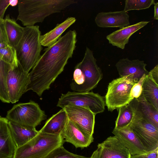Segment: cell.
I'll use <instances>...</instances> for the list:
<instances>
[{"instance_id": "cell-1", "label": "cell", "mask_w": 158, "mask_h": 158, "mask_svg": "<svg viewBox=\"0 0 158 158\" xmlns=\"http://www.w3.org/2000/svg\"><path fill=\"white\" fill-rule=\"evenodd\" d=\"M75 30H69L52 45L45 48L37 62L28 73L26 92L32 90L39 96L63 71L72 57L77 42Z\"/></svg>"}, {"instance_id": "cell-2", "label": "cell", "mask_w": 158, "mask_h": 158, "mask_svg": "<svg viewBox=\"0 0 158 158\" xmlns=\"http://www.w3.org/2000/svg\"><path fill=\"white\" fill-rule=\"evenodd\" d=\"M75 0H20L17 20L25 26L42 23L48 16L77 3Z\"/></svg>"}, {"instance_id": "cell-3", "label": "cell", "mask_w": 158, "mask_h": 158, "mask_svg": "<svg viewBox=\"0 0 158 158\" xmlns=\"http://www.w3.org/2000/svg\"><path fill=\"white\" fill-rule=\"evenodd\" d=\"M93 52L86 47L84 57L75 66L73 81L70 84L74 92H86L95 88L103 77Z\"/></svg>"}, {"instance_id": "cell-4", "label": "cell", "mask_w": 158, "mask_h": 158, "mask_svg": "<svg viewBox=\"0 0 158 158\" xmlns=\"http://www.w3.org/2000/svg\"><path fill=\"white\" fill-rule=\"evenodd\" d=\"M41 35L39 26L24 27L23 35L15 48L18 62L27 73L34 67L41 56L42 50Z\"/></svg>"}, {"instance_id": "cell-5", "label": "cell", "mask_w": 158, "mask_h": 158, "mask_svg": "<svg viewBox=\"0 0 158 158\" xmlns=\"http://www.w3.org/2000/svg\"><path fill=\"white\" fill-rule=\"evenodd\" d=\"M64 142L60 134H49L39 131L33 139L17 148L14 158H45Z\"/></svg>"}, {"instance_id": "cell-6", "label": "cell", "mask_w": 158, "mask_h": 158, "mask_svg": "<svg viewBox=\"0 0 158 158\" xmlns=\"http://www.w3.org/2000/svg\"><path fill=\"white\" fill-rule=\"evenodd\" d=\"M135 83L133 77L129 75L114 79L109 83L105 97L109 111L112 112L130 103L132 100L131 91Z\"/></svg>"}, {"instance_id": "cell-7", "label": "cell", "mask_w": 158, "mask_h": 158, "mask_svg": "<svg viewBox=\"0 0 158 158\" xmlns=\"http://www.w3.org/2000/svg\"><path fill=\"white\" fill-rule=\"evenodd\" d=\"M46 118L44 111L32 101L15 105L7 111L6 117L9 121L33 128Z\"/></svg>"}, {"instance_id": "cell-8", "label": "cell", "mask_w": 158, "mask_h": 158, "mask_svg": "<svg viewBox=\"0 0 158 158\" xmlns=\"http://www.w3.org/2000/svg\"><path fill=\"white\" fill-rule=\"evenodd\" d=\"M68 105L88 108L96 115L104 111L106 103L105 97L98 93L69 91L61 94L56 106L63 109Z\"/></svg>"}, {"instance_id": "cell-9", "label": "cell", "mask_w": 158, "mask_h": 158, "mask_svg": "<svg viewBox=\"0 0 158 158\" xmlns=\"http://www.w3.org/2000/svg\"><path fill=\"white\" fill-rule=\"evenodd\" d=\"M128 127L137 136L147 152L158 149V128L152 123L134 113Z\"/></svg>"}, {"instance_id": "cell-10", "label": "cell", "mask_w": 158, "mask_h": 158, "mask_svg": "<svg viewBox=\"0 0 158 158\" xmlns=\"http://www.w3.org/2000/svg\"><path fill=\"white\" fill-rule=\"evenodd\" d=\"M29 78L28 73L25 72L19 63L11 67L7 75V86L10 103L18 102L23 94L26 92Z\"/></svg>"}, {"instance_id": "cell-11", "label": "cell", "mask_w": 158, "mask_h": 158, "mask_svg": "<svg viewBox=\"0 0 158 158\" xmlns=\"http://www.w3.org/2000/svg\"><path fill=\"white\" fill-rule=\"evenodd\" d=\"M68 119L81 131L89 136H93L95 115L89 109L79 106L68 105L63 108Z\"/></svg>"}, {"instance_id": "cell-12", "label": "cell", "mask_w": 158, "mask_h": 158, "mask_svg": "<svg viewBox=\"0 0 158 158\" xmlns=\"http://www.w3.org/2000/svg\"><path fill=\"white\" fill-rule=\"evenodd\" d=\"M131 156L128 150L114 135L98 143L90 158H131Z\"/></svg>"}, {"instance_id": "cell-13", "label": "cell", "mask_w": 158, "mask_h": 158, "mask_svg": "<svg viewBox=\"0 0 158 158\" xmlns=\"http://www.w3.org/2000/svg\"><path fill=\"white\" fill-rule=\"evenodd\" d=\"M60 134L64 142L71 143L76 148H86L94 140L93 136H89L83 133L68 118Z\"/></svg>"}, {"instance_id": "cell-14", "label": "cell", "mask_w": 158, "mask_h": 158, "mask_svg": "<svg viewBox=\"0 0 158 158\" xmlns=\"http://www.w3.org/2000/svg\"><path fill=\"white\" fill-rule=\"evenodd\" d=\"M147 64L139 59L131 60L128 58L120 59L115 64L120 77L131 75L135 82L143 76L149 73L146 69Z\"/></svg>"}, {"instance_id": "cell-15", "label": "cell", "mask_w": 158, "mask_h": 158, "mask_svg": "<svg viewBox=\"0 0 158 158\" xmlns=\"http://www.w3.org/2000/svg\"><path fill=\"white\" fill-rule=\"evenodd\" d=\"M97 25L100 27H119L130 25L129 15L123 10L99 13L95 19Z\"/></svg>"}, {"instance_id": "cell-16", "label": "cell", "mask_w": 158, "mask_h": 158, "mask_svg": "<svg viewBox=\"0 0 158 158\" xmlns=\"http://www.w3.org/2000/svg\"><path fill=\"white\" fill-rule=\"evenodd\" d=\"M112 133L128 150L131 155L147 152L137 136L128 126L120 129L114 128Z\"/></svg>"}, {"instance_id": "cell-17", "label": "cell", "mask_w": 158, "mask_h": 158, "mask_svg": "<svg viewBox=\"0 0 158 158\" xmlns=\"http://www.w3.org/2000/svg\"><path fill=\"white\" fill-rule=\"evenodd\" d=\"M17 148L9 121L0 116V158H14Z\"/></svg>"}, {"instance_id": "cell-18", "label": "cell", "mask_w": 158, "mask_h": 158, "mask_svg": "<svg viewBox=\"0 0 158 158\" xmlns=\"http://www.w3.org/2000/svg\"><path fill=\"white\" fill-rule=\"evenodd\" d=\"M149 21H142L116 31L106 36L109 44L122 49L134 33L146 26Z\"/></svg>"}, {"instance_id": "cell-19", "label": "cell", "mask_w": 158, "mask_h": 158, "mask_svg": "<svg viewBox=\"0 0 158 158\" xmlns=\"http://www.w3.org/2000/svg\"><path fill=\"white\" fill-rule=\"evenodd\" d=\"M133 112L146 119L158 128V110L147 101L142 93L129 103Z\"/></svg>"}, {"instance_id": "cell-20", "label": "cell", "mask_w": 158, "mask_h": 158, "mask_svg": "<svg viewBox=\"0 0 158 158\" xmlns=\"http://www.w3.org/2000/svg\"><path fill=\"white\" fill-rule=\"evenodd\" d=\"M9 124L17 148L28 142L39 133V131H37L35 128L23 126L10 121H9Z\"/></svg>"}, {"instance_id": "cell-21", "label": "cell", "mask_w": 158, "mask_h": 158, "mask_svg": "<svg viewBox=\"0 0 158 158\" xmlns=\"http://www.w3.org/2000/svg\"><path fill=\"white\" fill-rule=\"evenodd\" d=\"M76 19L73 17H69L64 21L57 24L53 29L40 36V42L42 46L49 47L56 43L61 37L62 34Z\"/></svg>"}, {"instance_id": "cell-22", "label": "cell", "mask_w": 158, "mask_h": 158, "mask_svg": "<svg viewBox=\"0 0 158 158\" xmlns=\"http://www.w3.org/2000/svg\"><path fill=\"white\" fill-rule=\"evenodd\" d=\"M67 120V114L65 110L62 109L49 118L39 131L49 134H60L64 128Z\"/></svg>"}, {"instance_id": "cell-23", "label": "cell", "mask_w": 158, "mask_h": 158, "mask_svg": "<svg viewBox=\"0 0 158 158\" xmlns=\"http://www.w3.org/2000/svg\"><path fill=\"white\" fill-rule=\"evenodd\" d=\"M8 44L15 48L23 35L24 27L19 24L9 15L4 19Z\"/></svg>"}, {"instance_id": "cell-24", "label": "cell", "mask_w": 158, "mask_h": 158, "mask_svg": "<svg viewBox=\"0 0 158 158\" xmlns=\"http://www.w3.org/2000/svg\"><path fill=\"white\" fill-rule=\"evenodd\" d=\"M145 98L158 110V84L149 73L146 75L142 85V92Z\"/></svg>"}, {"instance_id": "cell-25", "label": "cell", "mask_w": 158, "mask_h": 158, "mask_svg": "<svg viewBox=\"0 0 158 158\" xmlns=\"http://www.w3.org/2000/svg\"><path fill=\"white\" fill-rule=\"evenodd\" d=\"M11 67L0 59V100L4 103H10L7 89V80Z\"/></svg>"}, {"instance_id": "cell-26", "label": "cell", "mask_w": 158, "mask_h": 158, "mask_svg": "<svg viewBox=\"0 0 158 158\" xmlns=\"http://www.w3.org/2000/svg\"><path fill=\"white\" fill-rule=\"evenodd\" d=\"M118 110V115L115 122V129H120L128 126L133 118L134 112L129 103Z\"/></svg>"}, {"instance_id": "cell-27", "label": "cell", "mask_w": 158, "mask_h": 158, "mask_svg": "<svg viewBox=\"0 0 158 158\" xmlns=\"http://www.w3.org/2000/svg\"><path fill=\"white\" fill-rule=\"evenodd\" d=\"M0 59L11 67L16 66L19 63L15 48L9 45L0 49Z\"/></svg>"}, {"instance_id": "cell-28", "label": "cell", "mask_w": 158, "mask_h": 158, "mask_svg": "<svg viewBox=\"0 0 158 158\" xmlns=\"http://www.w3.org/2000/svg\"><path fill=\"white\" fill-rule=\"evenodd\" d=\"M155 3L154 0H126L123 10L127 12L131 10L145 9L149 8Z\"/></svg>"}, {"instance_id": "cell-29", "label": "cell", "mask_w": 158, "mask_h": 158, "mask_svg": "<svg viewBox=\"0 0 158 158\" xmlns=\"http://www.w3.org/2000/svg\"><path fill=\"white\" fill-rule=\"evenodd\" d=\"M45 158H87L85 157L74 154L66 150L63 145L52 151Z\"/></svg>"}, {"instance_id": "cell-30", "label": "cell", "mask_w": 158, "mask_h": 158, "mask_svg": "<svg viewBox=\"0 0 158 158\" xmlns=\"http://www.w3.org/2000/svg\"><path fill=\"white\" fill-rule=\"evenodd\" d=\"M146 75L144 74L139 80L135 83L133 86L130 93V96L132 100L139 97L142 92V85Z\"/></svg>"}, {"instance_id": "cell-31", "label": "cell", "mask_w": 158, "mask_h": 158, "mask_svg": "<svg viewBox=\"0 0 158 158\" xmlns=\"http://www.w3.org/2000/svg\"><path fill=\"white\" fill-rule=\"evenodd\" d=\"M131 158H158V149L142 154L131 155Z\"/></svg>"}, {"instance_id": "cell-32", "label": "cell", "mask_w": 158, "mask_h": 158, "mask_svg": "<svg viewBox=\"0 0 158 158\" xmlns=\"http://www.w3.org/2000/svg\"><path fill=\"white\" fill-rule=\"evenodd\" d=\"M0 42H5L7 43L4 20V19L1 18H0Z\"/></svg>"}, {"instance_id": "cell-33", "label": "cell", "mask_w": 158, "mask_h": 158, "mask_svg": "<svg viewBox=\"0 0 158 158\" xmlns=\"http://www.w3.org/2000/svg\"><path fill=\"white\" fill-rule=\"evenodd\" d=\"M11 0H0V18L3 19L6 11L9 5Z\"/></svg>"}, {"instance_id": "cell-34", "label": "cell", "mask_w": 158, "mask_h": 158, "mask_svg": "<svg viewBox=\"0 0 158 158\" xmlns=\"http://www.w3.org/2000/svg\"><path fill=\"white\" fill-rule=\"evenodd\" d=\"M149 73L154 81L158 84V64L149 72Z\"/></svg>"}, {"instance_id": "cell-35", "label": "cell", "mask_w": 158, "mask_h": 158, "mask_svg": "<svg viewBox=\"0 0 158 158\" xmlns=\"http://www.w3.org/2000/svg\"><path fill=\"white\" fill-rule=\"evenodd\" d=\"M154 19L156 20L158 19V2H157L154 3Z\"/></svg>"}, {"instance_id": "cell-36", "label": "cell", "mask_w": 158, "mask_h": 158, "mask_svg": "<svg viewBox=\"0 0 158 158\" xmlns=\"http://www.w3.org/2000/svg\"><path fill=\"white\" fill-rule=\"evenodd\" d=\"M19 0H13L11 1L10 5L11 6H15L18 5Z\"/></svg>"}, {"instance_id": "cell-37", "label": "cell", "mask_w": 158, "mask_h": 158, "mask_svg": "<svg viewBox=\"0 0 158 158\" xmlns=\"http://www.w3.org/2000/svg\"><path fill=\"white\" fill-rule=\"evenodd\" d=\"M8 44L6 42H0V49L3 48L7 46Z\"/></svg>"}]
</instances>
